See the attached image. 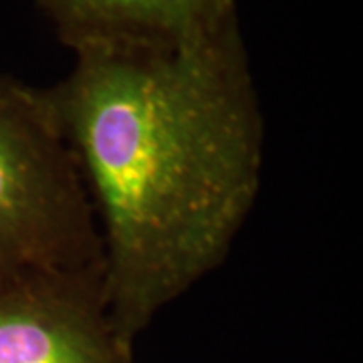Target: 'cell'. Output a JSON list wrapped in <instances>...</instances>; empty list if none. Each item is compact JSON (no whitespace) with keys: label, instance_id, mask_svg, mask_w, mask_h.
Here are the masks:
<instances>
[{"label":"cell","instance_id":"2","mask_svg":"<svg viewBox=\"0 0 363 363\" xmlns=\"http://www.w3.org/2000/svg\"><path fill=\"white\" fill-rule=\"evenodd\" d=\"M87 271L101 238L49 91L0 73V283Z\"/></svg>","mask_w":363,"mask_h":363},{"label":"cell","instance_id":"1","mask_svg":"<svg viewBox=\"0 0 363 363\" xmlns=\"http://www.w3.org/2000/svg\"><path fill=\"white\" fill-rule=\"evenodd\" d=\"M47 87L130 345L226 260L260 190L264 119L240 23L172 47H91Z\"/></svg>","mask_w":363,"mask_h":363},{"label":"cell","instance_id":"4","mask_svg":"<svg viewBox=\"0 0 363 363\" xmlns=\"http://www.w3.org/2000/svg\"><path fill=\"white\" fill-rule=\"evenodd\" d=\"M71 51L91 47H172L238 21L236 0H37Z\"/></svg>","mask_w":363,"mask_h":363},{"label":"cell","instance_id":"3","mask_svg":"<svg viewBox=\"0 0 363 363\" xmlns=\"http://www.w3.org/2000/svg\"><path fill=\"white\" fill-rule=\"evenodd\" d=\"M133 347L109 317L104 271L0 283V363H135Z\"/></svg>","mask_w":363,"mask_h":363}]
</instances>
